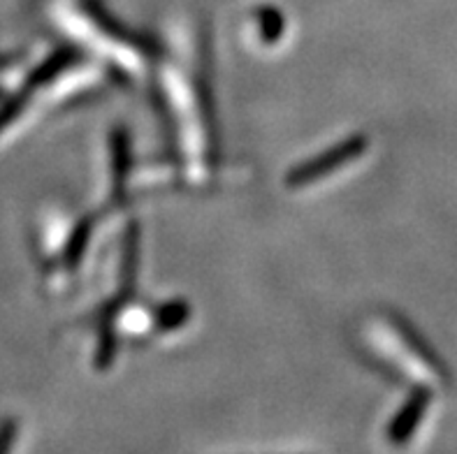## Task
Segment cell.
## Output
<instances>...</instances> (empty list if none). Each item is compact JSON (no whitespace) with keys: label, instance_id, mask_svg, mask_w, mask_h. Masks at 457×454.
I'll return each mask as SVG.
<instances>
[{"label":"cell","instance_id":"obj_1","mask_svg":"<svg viewBox=\"0 0 457 454\" xmlns=\"http://www.w3.org/2000/svg\"><path fill=\"white\" fill-rule=\"evenodd\" d=\"M360 149H362V142H355V139H351V142H346V144L337 146L332 153L320 155V161H316V162H312V165L297 169L295 178H290V181H293V184H304V181L319 178L320 174L328 172V169H332V167H339V165H344L346 161H351V155L360 153Z\"/></svg>","mask_w":457,"mask_h":454}]
</instances>
